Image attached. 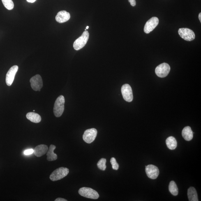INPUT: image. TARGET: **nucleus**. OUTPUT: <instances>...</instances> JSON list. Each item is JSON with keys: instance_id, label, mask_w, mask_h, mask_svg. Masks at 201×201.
Listing matches in <instances>:
<instances>
[{"instance_id": "f257e3e1", "label": "nucleus", "mask_w": 201, "mask_h": 201, "mask_svg": "<svg viewBox=\"0 0 201 201\" xmlns=\"http://www.w3.org/2000/svg\"><path fill=\"white\" fill-rule=\"evenodd\" d=\"M65 98L62 95L56 100L53 109L54 113L56 117H59L62 115L65 109Z\"/></svg>"}, {"instance_id": "f03ea898", "label": "nucleus", "mask_w": 201, "mask_h": 201, "mask_svg": "<svg viewBox=\"0 0 201 201\" xmlns=\"http://www.w3.org/2000/svg\"><path fill=\"white\" fill-rule=\"evenodd\" d=\"M69 170L66 167H60L53 171L50 176L51 181H57L63 179L68 175Z\"/></svg>"}, {"instance_id": "7ed1b4c3", "label": "nucleus", "mask_w": 201, "mask_h": 201, "mask_svg": "<svg viewBox=\"0 0 201 201\" xmlns=\"http://www.w3.org/2000/svg\"><path fill=\"white\" fill-rule=\"evenodd\" d=\"M89 33L87 31H84L82 36L77 39L74 42L73 47L76 50H79L83 48L89 39Z\"/></svg>"}, {"instance_id": "20e7f679", "label": "nucleus", "mask_w": 201, "mask_h": 201, "mask_svg": "<svg viewBox=\"0 0 201 201\" xmlns=\"http://www.w3.org/2000/svg\"><path fill=\"white\" fill-rule=\"evenodd\" d=\"M78 193L81 196L89 199H97L100 196L98 192L96 190L92 188L86 187L80 188Z\"/></svg>"}, {"instance_id": "39448f33", "label": "nucleus", "mask_w": 201, "mask_h": 201, "mask_svg": "<svg viewBox=\"0 0 201 201\" xmlns=\"http://www.w3.org/2000/svg\"><path fill=\"white\" fill-rule=\"evenodd\" d=\"M178 33L181 38L187 41H191L195 38L194 31L188 28H181L179 29Z\"/></svg>"}, {"instance_id": "423d86ee", "label": "nucleus", "mask_w": 201, "mask_h": 201, "mask_svg": "<svg viewBox=\"0 0 201 201\" xmlns=\"http://www.w3.org/2000/svg\"><path fill=\"white\" fill-rule=\"evenodd\" d=\"M170 69V65L168 63H164L157 67L155 72L158 77H164L168 75Z\"/></svg>"}, {"instance_id": "0eeeda50", "label": "nucleus", "mask_w": 201, "mask_h": 201, "mask_svg": "<svg viewBox=\"0 0 201 201\" xmlns=\"http://www.w3.org/2000/svg\"><path fill=\"white\" fill-rule=\"evenodd\" d=\"M97 134V131L95 128L87 129L84 132L83 139L85 142L87 144H91L96 139Z\"/></svg>"}, {"instance_id": "6e6552de", "label": "nucleus", "mask_w": 201, "mask_h": 201, "mask_svg": "<svg viewBox=\"0 0 201 201\" xmlns=\"http://www.w3.org/2000/svg\"><path fill=\"white\" fill-rule=\"evenodd\" d=\"M123 98L126 101L132 102L133 100V94L131 86L128 84L123 85L121 89Z\"/></svg>"}, {"instance_id": "1a4fd4ad", "label": "nucleus", "mask_w": 201, "mask_h": 201, "mask_svg": "<svg viewBox=\"0 0 201 201\" xmlns=\"http://www.w3.org/2000/svg\"><path fill=\"white\" fill-rule=\"evenodd\" d=\"M30 82L31 88L35 91H40L43 86V80L39 75H37L32 77Z\"/></svg>"}, {"instance_id": "9d476101", "label": "nucleus", "mask_w": 201, "mask_h": 201, "mask_svg": "<svg viewBox=\"0 0 201 201\" xmlns=\"http://www.w3.org/2000/svg\"><path fill=\"white\" fill-rule=\"evenodd\" d=\"M159 24V19L157 17H153L149 19L144 26V31L146 34L152 31Z\"/></svg>"}, {"instance_id": "9b49d317", "label": "nucleus", "mask_w": 201, "mask_h": 201, "mask_svg": "<svg viewBox=\"0 0 201 201\" xmlns=\"http://www.w3.org/2000/svg\"><path fill=\"white\" fill-rule=\"evenodd\" d=\"M145 171L150 179H156L159 175V170L158 168L153 165H149L146 166Z\"/></svg>"}, {"instance_id": "f8f14e48", "label": "nucleus", "mask_w": 201, "mask_h": 201, "mask_svg": "<svg viewBox=\"0 0 201 201\" xmlns=\"http://www.w3.org/2000/svg\"><path fill=\"white\" fill-rule=\"evenodd\" d=\"M18 69V66L17 65H14L12 66L8 70L6 77V82L7 85L8 86L11 85Z\"/></svg>"}, {"instance_id": "ddd939ff", "label": "nucleus", "mask_w": 201, "mask_h": 201, "mask_svg": "<svg viewBox=\"0 0 201 201\" xmlns=\"http://www.w3.org/2000/svg\"><path fill=\"white\" fill-rule=\"evenodd\" d=\"M70 15L69 13L66 10H61L57 14L56 17V20L58 22L62 23L67 22L70 19Z\"/></svg>"}, {"instance_id": "4468645a", "label": "nucleus", "mask_w": 201, "mask_h": 201, "mask_svg": "<svg viewBox=\"0 0 201 201\" xmlns=\"http://www.w3.org/2000/svg\"><path fill=\"white\" fill-rule=\"evenodd\" d=\"M49 149L48 146L45 144H40L37 146L34 150V153L35 156L38 157L45 155Z\"/></svg>"}, {"instance_id": "2eb2a0df", "label": "nucleus", "mask_w": 201, "mask_h": 201, "mask_svg": "<svg viewBox=\"0 0 201 201\" xmlns=\"http://www.w3.org/2000/svg\"><path fill=\"white\" fill-rule=\"evenodd\" d=\"M182 136L186 141H190L193 138V133L189 126L185 127L182 132Z\"/></svg>"}, {"instance_id": "dca6fc26", "label": "nucleus", "mask_w": 201, "mask_h": 201, "mask_svg": "<svg viewBox=\"0 0 201 201\" xmlns=\"http://www.w3.org/2000/svg\"><path fill=\"white\" fill-rule=\"evenodd\" d=\"M56 148L55 145L51 144L49 147L47 153V160L49 161H54L57 159V155L54 153V151Z\"/></svg>"}, {"instance_id": "f3484780", "label": "nucleus", "mask_w": 201, "mask_h": 201, "mask_svg": "<svg viewBox=\"0 0 201 201\" xmlns=\"http://www.w3.org/2000/svg\"><path fill=\"white\" fill-rule=\"evenodd\" d=\"M26 117L32 122L39 123L41 121V116L38 114L34 112H28L26 115Z\"/></svg>"}, {"instance_id": "a211bd4d", "label": "nucleus", "mask_w": 201, "mask_h": 201, "mask_svg": "<svg viewBox=\"0 0 201 201\" xmlns=\"http://www.w3.org/2000/svg\"><path fill=\"white\" fill-rule=\"evenodd\" d=\"M187 195L190 201H198L196 190L193 187H190L188 190Z\"/></svg>"}, {"instance_id": "6ab92c4d", "label": "nucleus", "mask_w": 201, "mask_h": 201, "mask_svg": "<svg viewBox=\"0 0 201 201\" xmlns=\"http://www.w3.org/2000/svg\"><path fill=\"white\" fill-rule=\"evenodd\" d=\"M168 148L171 150L175 149L177 146V142L175 137L170 136L166 140Z\"/></svg>"}, {"instance_id": "aec40b11", "label": "nucleus", "mask_w": 201, "mask_h": 201, "mask_svg": "<svg viewBox=\"0 0 201 201\" xmlns=\"http://www.w3.org/2000/svg\"><path fill=\"white\" fill-rule=\"evenodd\" d=\"M169 190L170 193L174 196H176L179 193L178 187L174 181H171L169 186Z\"/></svg>"}, {"instance_id": "412c9836", "label": "nucleus", "mask_w": 201, "mask_h": 201, "mask_svg": "<svg viewBox=\"0 0 201 201\" xmlns=\"http://www.w3.org/2000/svg\"><path fill=\"white\" fill-rule=\"evenodd\" d=\"M2 1L3 5L7 9L9 10L13 9L14 5L12 0H2Z\"/></svg>"}, {"instance_id": "4be33fe9", "label": "nucleus", "mask_w": 201, "mask_h": 201, "mask_svg": "<svg viewBox=\"0 0 201 201\" xmlns=\"http://www.w3.org/2000/svg\"><path fill=\"white\" fill-rule=\"evenodd\" d=\"M106 161L107 160L106 159L103 158L100 159L97 164L98 168L100 170L105 171L107 167L106 165Z\"/></svg>"}, {"instance_id": "5701e85b", "label": "nucleus", "mask_w": 201, "mask_h": 201, "mask_svg": "<svg viewBox=\"0 0 201 201\" xmlns=\"http://www.w3.org/2000/svg\"><path fill=\"white\" fill-rule=\"evenodd\" d=\"M110 163L112 166V168L114 170H117L119 168V165L117 163L116 159L112 158L110 160Z\"/></svg>"}, {"instance_id": "b1692460", "label": "nucleus", "mask_w": 201, "mask_h": 201, "mask_svg": "<svg viewBox=\"0 0 201 201\" xmlns=\"http://www.w3.org/2000/svg\"><path fill=\"white\" fill-rule=\"evenodd\" d=\"M34 150L33 149H27L24 151V153L25 155L27 156V155H30L32 154L34 152Z\"/></svg>"}, {"instance_id": "393cba45", "label": "nucleus", "mask_w": 201, "mask_h": 201, "mask_svg": "<svg viewBox=\"0 0 201 201\" xmlns=\"http://www.w3.org/2000/svg\"><path fill=\"white\" fill-rule=\"evenodd\" d=\"M132 6H135L136 5V0H128Z\"/></svg>"}, {"instance_id": "a878e982", "label": "nucleus", "mask_w": 201, "mask_h": 201, "mask_svg": "<svg viewBox=\"0 0 201 201\" xmlns=\"http://www.w3.org/2000/svg\"><path fill=\"white\" fill-rule=\"evenodd\" d=\"M66 199H63L62 198H58L56 199L55 200V201H67Z\"/></svg>"}, {"instance_id": "bb28decb", "label": "nucleus", "mask_w": 201, "mask_h": 201, "mask_svg": "<svg viewBox=\"0 0 201 201\" xmlns=\"http://www.w3.org/2000/svg\"><path fill=\"white\" fill-rule=\"evenodd\" d=\"M28 2L30 3H34L35 2L36 0H26Z\"/></svg>"}, {"instance_id": "cd10ccee", "label": "nucleus", "mask_w": 201, "mask_h": 201, "mask_svg": "<svg viewBox=\"0 0 201 201\" xmlns=\"http://www.w3.org/2000/svg\"><path fill=\"white\" fill-rule=\"evenodd\" d=\"M199 18L200 22H201V13H200L199 15Z\"/></svg>"}, {"instance_id": "c85d7f7f", "label": "nucleus", "mask_w": 201, "mask_h": 201, "mask_svg": "<svg viewBox=\"0 0 201 201\" xmlns=\"http://www.w3.org/2000/svg\"><path fill=\"white\" fill-rule=\"evenodd\" d=\"M89 26H86V30L88 29H89Z\"/></svg>"}, {"instance_id": "c756f323", "label": "nucleus", "mask_w": 201, "mask_h": 201, "mask_svg": "<svg viewBox=\"0 0 201 201\" xmlns=\"http://www.w3.org/2000/svg\"><path fill=\"white\" fill-rule=\"evenodd\" d=\"M35 110H33V112H35Z\"/></svg>"}]
</instances>
